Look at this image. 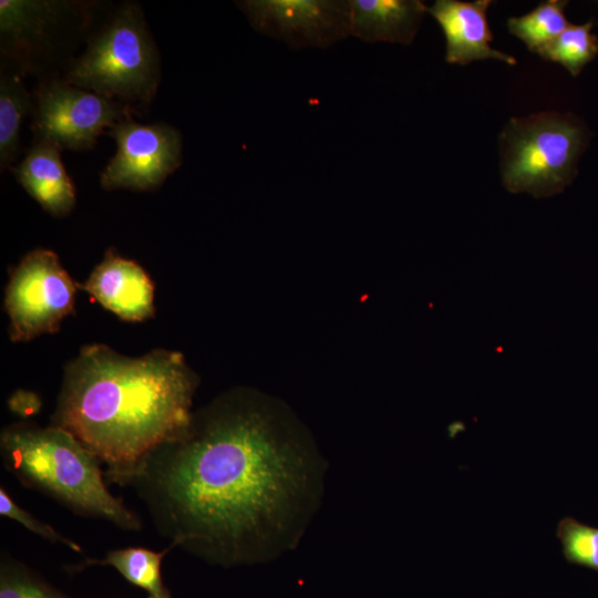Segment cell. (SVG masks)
I'll return each mask as SVG.
<instances>
[{"instance_id": "obj_1", "label": "cell", "mask_w": 598, "mask_h": 598, "mask_svg": "<svg viewBox=\"0 0 598 598\" xmlns=\"http://www.w3.org/2000/svg\"><path fill=\"white\" fill-rule=\"evenodd\" d=\"M324 472L288 408L235 388L194 411L178 436L106 481L136 493L172 548L234 567L296 546L320 503Z\"/></svg>"}, {"instance_id": "obj_2", "label": "cell", "mask_w": 598, "mask_h": 598, "mask_svg": "<svg viewBox=\"0 0 598 598\" xmlns=\"http://www.w3.org/2000/svg\"><path fill=\"white\" fill-rule=\"evenodd\" d=\"M198 383L181 352L127 357L87 344L64 369L51 424L103 462L106 480L187 429Z\"/></svg>"}, {"instance_id": "obj_3", "label": "cell", "mask_w": 598, "mask_h": 598, "mask_svg": "<svg viewBox=\"0 0 598 598\" xmlns=\"http://www.w3.org/2000/svg\"><path fill=\"white\" fill-rule=\"evenodd\" d=\"M3 465L24 487L54 499L73 514L140 532L143 520L104 483L100 460L62 427L20 421L0 433Z\"/></svg>"}, {"instance_id": "obj_4", "label": "cell", "mask_w": 598, "mask_h": 598, "mask_svg": "<svg viewBox=\"0 0 598 598\" xmlns=\"http://www.w3.org/2000/svg\"><path fill=\"white\" fill-rule=\"evenodd\" d=\"M162 76L156 43L138 3L117 6L69 61L72 85L120 101L137 111L154 99Z\"/></svg>"}, {"instance_id": "obj_5", "label": "cell", "mask_w": 598, "mask_h": 598, "mask_svg": "<svg viewBox=\"0 0 598 598\" xmlns=\"http://www.w3.org/2000/svg\"><path fill=\"white\" fill-rule=\"evenodd\" d=\"M587 141V127L570 113L545 111L511 118L498 136L503 186L535 198L563 192L577 175Z\"/></svg>"}, {"instance_id": "obj_6", "label": "cell", "mask_w": 598, "mask_h": 598, "mask_svg": "<svg viewBox=\"0 0 598 598\" xmlns=\"http://www.w3.org/2000/svg\"><path fill=\"white\" fill-rule=\"evenodd\" d=\"M78 286L54 251L37 248L24 255L10 271L4 292L10 340L28 342L59 331L74 312Z\"/></svg>"}, {"instance_id": "obj_7", "label": "cell", "mask_w": 598, "mask_h": 598, "mask_svg": "<svg viewBox=\"0 0 598 598\" xmlns=\"http://www.w3.org/2000/svg\"><path fill=\"white\" fill-rule=\"evenodd\" d=\"M89 7L75 1L1 0V68L22 76L44 71L68 31L87 28Z\"/></svg>"}, {"instance_id": "obj_8", "label": "cell", "mask_w": 598, "mask_h": 598, "mask_svg": "<svg viewBox=\"0 0 598 598\" xmlns=\"http://www.w3.org/2000/svg\"><path fill=\"white\" fill-rule=\"evenodd\" d=\"M33 141L58 146L61 151H87L95 146L104 128L133 116V107L76 87L64 78L48 75L33 93Z\"/></svg>"}, {"instance_id": "obj_9", "label": "cell", "mask_w": 598, "mask_h": 598, "mask_svg": "<svg viewBox=\"0 0 598 598\" xmlns=\"http://www.w3.org/2000/svg\"><path fill=\"white\" fill-rule=\"evenodd\" d=\"M116 153L100 174L105 190H155L183 161L181 132L165 123L141 124L126 117L109 130Z\"/></svg>"}, {"instance_id": "obj_10", "label": "cell", "mask_w": 598, "mask_h": 598, "mask_svg": "<svg viewBox=\"0 0 598 598\" xmlns=\"http://www.w3.org/2000/svg\"><path fill=\"white\" fill-rule=\"evenodd\" d=\"M235 4L257 32L291 49H327L351 37L349 0H241Z\"/></svg>"}, {"instance_id": "obj_11", "label": "cell", "mask_w": 598, "mask_h": 598, "mask_svg": "<svg viewBox=\"0 0 598 598\" xmlns=\"http://www.w3.org/2000/svg\"><path fill=\"white\" fill-rule=\"evenodd\" d=\"M79 287L122 320L138 322L155 313L154 285L148 274L112 247Z\"/></svg>"}, {"instance_id": "obj_12", "label": "cell", "mask_w": 598, "mask_h": 598, "mask_svg": "<svg viewBox=\"0 0 598 598\" xmlns=\"http://www.w3.org/2000/svg\"><path fill=\"white\" fill-rule=\"evenodd\" d=\"M491 0H436L427 7L445 37V61L467 65L474 61L498 60L517 63L513 55L492 48L493 33L487 19Z\"/></svg>"}, {"instance_id": "obj_13", "label": "cell", "mask_w": 598, "mask_h": 598, "mask_svg": "<svg viewBox=\"0 0 598 598\" xmlns=\"http://www.w3.org/2000/svg\"><path fill=\"white\" fill-rule=\"evenodd\" d=\"M61 150L48 142L33 141L24 158L12 172L18 183L54 217L68 216L75 206V187L61 159Z\"/></svg>"}, {"instance_id": "obj_14", "label": "cell", "mask_w": 598, "mask_h": 598, "mask_svg": "<svg viewBox=\"0 0 598 598\" xmlns=\"http://www.w3.org/2000/svg\"><path fill=\"white\" fill-rule=\"evenodd\" d=\"M351 37L367 43L411 44L427 6L421 0H349Z\"/></svg>"}, {"instance_id": "obj_15", "label": "cell", "mask_w": 598, "mask_h": 598, "mask_svg": "<svg viewBox=\"0 0 598 598\" xmlns=\"http://www.w3.org/2000/svg\"><path fill=\"white\" fill-rule=\"evenodd\" d=\"M171 549L168 546L162 551H155L130 546L110 550L103 558L86 557L82 561L68 565L65 570L76 574L93 566H110L130 584L143 589L147 598H172L161 571L162 560Z\"/></svg>"}, {"instance_id": "obj_16", "label": "cell", "mask_w": 598, "mask_h": 598, "mask_svg": "<svg viewBox=\"0 0 598 598\" xmlns=\"http://www.w3.org/2000/svg\"><path fill=\"white\" fill-rule=\"evenodd\" d=\"M34 97L22 75L1 68L0 76V167H10L19 154L20 130L28 114L33 113Z\"/></svg>"}, {"instance_id": "obj_17", "label": "cell", "mask_w": 598, "mask_h": 598, "mask_svg": "<svg viewBox=\"0 0 598 598\" xmlns=\"http://www.w3.org/2000/svg\"><path fill=\"white\" fill-rule=\"evenodd\" d=\"M567 4L565 0L542 1L526 14L508 18L507 30L524 42L530 52L537 53L570 25L565 16Z\"/></svg>"}, {"instance_id": "obj_18", "label": "cell", "mask_w": 598, "mask_h": 598, "mask_svg": "<svg viewBox=\"0 0 598 598\" xmlns=\"http://www.w3.org/2000/svg\"><path fill=\"white\" fill-rule=\"evenodd\" d=\"M594 25L591 20L582 24L570 23L557 38L542 47L537 54L545 61L560 64L571 76H577L598 54Z\"/></svg>"}, {"instance_id": "obj_19", "label": "cell", "mask_w": 598, "mask_h": 598, "mask_svg": "<svg viewBox=\"0 0 598 598\" xmlns=\"http://www.w3.org/2000/svg\"><path fill=\"white\" fill-rule=\"evenodd\" d=\"M0 598H71L6 550L0 556Z\"/></svg>"}, {"instance_id": "obj_20", "label": "cell", "mask_w": 598, "mask_h": 598, "mask_svg": "<svg viewBox=\"0 0 598 598\" xmlns=\"http://www.w3.org/2000/svg\"><path fill=\"white\" fill-rule=\"evenodd\" d=\"M557 537L565 559L598 571V528L564 517L557 525Z\"/></svg>"}, {"instance_id": "obj_21", "label": "cell", "mask_w": 598, "mask_h": 598, "mask_svg": "<svg viewBox=\"0 0 598 598\" xmlns=\"http://www.w3.org/2000/svg\"><path fill=\"white\" fill-rule=\"evenodd\" d=\"M0 515L19 523L29 532L52 544H61L75 553H83L82 547L76 542L65 537L51 525L38 519L34 515L18 505L2 486L0 487Z\"/></svg>"}]
</instances>
